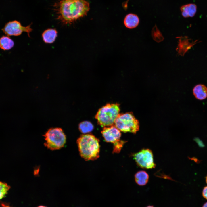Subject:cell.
Here are the masks:
<instances>
[{"label":"cell","mask_w":207,"mask_h":207,"mask_svg":"<svg viewBox=\"0 0 207 207\" xmlns=\"http://www.w3.org/2000/svg\"><path fill=\"white\" fill-rule=\"evenodd\" d=\"M139 22L138 16L133 14H127L125 17L124 23L125 26L129 29H133L137 27Z\"/></svg>","instance_id":"cell-10"},{"label":"cell","mask_w":207,"mask_h":207,"mask_svg":"<svg viewBox=\"0 0 207 207\" xmlns=\"http://www.w3.org/2000/svg\"><path fill=\"white\" fill-rule=\"evenodd\" d=\"M55 9L57 19L64 24H70L86 15L90 5L86 0H60Z\"/></svg>","instance_id":"cell-1"},{"label":"cell","mask_w":207,"mask_h":207,"mask_svg":"<svg viewBox=\"0 0 207 207\" xmlns=\"http://www.w3.org/2000/svg\"><path fill=\"white\" fill-rule=\"evenodd\" d=\"M206 183H207V176L206 177Z\"/></svg>","instance_id":"cell-22"},{"label":"cell","mask_w":207,"mask_h":207,"mask_svg":"<svg viewBox=\"0 0 207 207\" xmlns=\"http://www.w3.org/2000/svg\"><path fill=\"white\" fill-rule=\"evenodd\" d=\"M101 133L106 142L114 143V150L118 151L121 150L124 142L120 141V131L114 125L104 127Z\"/></svg>","instance_id":"cell-7"},{"label":"cell","mask_w":207,"mask_h":207,"mask_svg":"<svg viewBox=\"0 0 207 207\" xmlns=\"http://www.w3.org/2000/svg\"><path fill=\"white\" fill-rule=\"evenodd\" d=\"M10 188V187L7 183L0 181V200L5 196Z\"/></svg>","instance_id":"cell-17"},{"label":"cell","mask_w":207,"mask_h":207,"mask_svg":"<svg viewBox=\"0 0 207 207\" xmlns=\"http://www.w3.org/2000/svg\"><path fill=\"white\" fill-rule=\"evenodd\" d=\"M202 195L204 198L207 199V186L204 188L202 191Z\"/></svg>","instance_id":"cell-18"},{"label":"cell","mask_w":207,"mask_h":207,"mask_svg":"<svg viewBox=\"0 0 207 207\" xmlns=\"http://www.w3.org/2000/svg\"><path fill=\"white\" fill-rule=\"evenodd\" d=\"M94 128L92 124L88 121H84L81 122L79 125V129L80 131L84 134L91 131Z\"/></svg>","instance_id":"cell-15"},{"label":"cell","mask_w":207,"mask_h":207,"mask_svg":"<svg viewBox=\"0 0 207 207\" xmlns=\"http://www.w3.org/2000/svg\"><path fill=\"white\" fill-rule=\"evenodd\" d=\"M193 94L195 98L199 100H203L207 97V87L202 84H198L194 87Z\"/></svg>","instance_id":"cell-9"},{"label":"cell","mask_w":207,"mask_h":207,"mask_svg":"<svg viewBox=\"0 0 207 207\" xmlns=\"http://www.w3.org/2000/svg\"><path fill=\"white\" fill-rule=\"evenodd\" d=\"M133 156L137 165L145 169L154 168L156 165L154 162L152 151L149 149H143L133 154Z\"/></svg>","instance_id":"cell-6"},{"label":"cell","mask_w":207,"mask_h":207,"mask_svg":"<svg viewBox=\"0 0 207 207\" xmlns=\"http://www.w3.org/2000/svg\"><path fill=\"white\" fill-rule=\"evenodd\" d=\"M32 30L30 25L23 26L19 22L16 20L7 23L2 29L3 32L8 36H18L20 35L23 32H25L27 33L29 37L30 33Z\"/></svg>","instance_id":"cell-8"},{"label":"cell","mask_w":207,"mask_h":207,"mask_svg":"<svg viewBox=\"0 0 207 207\" xmlns=\"http://www.w3.org/2000/svg\"><path fill=\"white\" fill-rule=\"evenodd\" d=\"M202 207H207V202H206L204 204Z\"/></svg>","instance_id":"cell-19"},{"label":"cell","mask_w":207,"mask_h":207,"mask_svg":"<svg viewBox=\"0 0 207 207\" xmlns=\"http://www.w3.org/2000/svg\"><path fill=\"white\" fill-rule=\"evenodd\" d=\"M14 42L9 37L3 36L0 38V48L4 50H9L14 46Z\"/></svg>","instance_id":"cell-14"},{"label":"cell","mask_w":207,"mask_h":207,"mask_svg":"<svg viewBox=\"0 0 207 207\" xmlns=\"http://www.w3.org/2000/svg\"><path fill=\"white\" fill-rule=\"evenodd\" d=\"M114 125L120 131L135 134L139 129V123L133 113L119 114L115 121Z\"/></svg>","instance_id":"cell-4"},{"label":"cell","mask_w":207,"mask_h":207,"mask_svg":"<svg viewBox=\"0 0 207 207\" xmlns=\"http://www.w3.org/2000/svg\"><path fill=\"white\" fill-rule=\"evenodd\" d=\"M99 141L91 134L81 135L77 140L81 156L86 160H95L99 157Z\"/></svg>","instance_id":"cell-2"},{"label":"cell","mask_w":207,"mask_h":207,"mask_svg":"<svg viewBox=\"0 0 207 207\" xmlns=\"http://www.w3.org/2000/svg\"><path fill=\"white\" fill-rule=\"evenodd\" d=\"M152 35L153 39L157 42H161L164 39L162 34L156 26L152 29Z\"/></svg>","instance_id":"cell-16"},{"label":"cell","mask_w":207,"mask_h":207,"mask_svg":"<svg viewBox=\"0 0 207 207\" xmlns=\"http://www.w3.org/2000/svg\"><path fill=\"white\" fill-rule=\"evenodd\" d=\"M196 5L190 3L182 6L180 10L182 16L185 18L193 17L195 15L197 11Z\"/></svg>","instance_id":"cell-11"},{"label":"cell","mask_w":207,"mask_h":207,"mask_svg":"<svg viewBox=\"0 0 207 207\" xmlns=\"http://www.w3.org/2000/svg\"><path fill=\"white\" fill-rule=\"evenodd\" d=\"M57 31L55 29H48L42 34L43 39L45 43H52L55 41L57 36Z\"/></svg>","instance_id":"cell-12"},{"label":"cell","mask_w":207,"mask_h":207,"mask_svg":"<svg viewBox=\"0 0 207 207\" xmlns=\"http://www.w3.org/2000/svg\"><path fill=\"white\" fill-rule=\"evenodd\" d=\"M37 207H46V206H43L40 205V206H38Z\"/></svg>","instance_id":"cell-20"},{"label":"cell","mask_w":207,"mask_h":207,"mask_svg":"<svg viewBox=\"0 0 207 207\" xmlns=\"http://www.w3.org/2000/svg\"><path fill=\"white\" fill-rule=\"evenodd\" d=\"M45 142V145L52 150L60 149L66 143V137L60 128H51L44 135Z\"/></svg>","instance_id":"cell-5"},{"label":"cell","mask_w":207,"mask_h":207,"mask_svg":"<svg viewBox=\"0 0 207 207\" xmlns=\"http://www.w3.org/2000/svg\"><path fill=\"white\" fill-rule=\"evenodd\" d=\"M149 179V175L145 171H139L135 175V181L137 184L140 186L145 185L148 182Z\"/></svg>","instance_id":"cell-13"},{"label":"cell","mask_w":207,"mask_h":207,"mask_svg":"<svg viewBox=\"0 0 207 207\" xmlns=\"http://www.w3.org/2000/svg\"><path fill=\"white\" fill-rule=\"evenodd\" d=\"M146 207H154V206H153L150 205V206H148Z\"/></svg>","instance_id":"cell-21"},{"label":"cell","mask_w":207,"mask_h":207,"mask_svg":"<svg viewBox=\"0 0 207 207\" xmlns=\"http://www.w3.org/2000/svg\"><path fill=\"white\" fill-rule=\"evenodd\" d=\"M120 110L119 104L108 103L99 110L95 117L101 126H110L114 124Z\"/></svg>","instance_id":"cell-3"}]
</instances>
